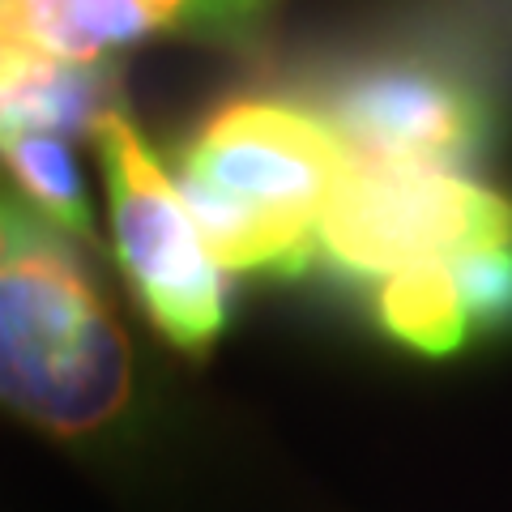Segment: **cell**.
<instances>
[{"instance_id": "cell-1", "label": "cell", "mask_w": 512, "mask_h": 512, "mask_svg": "<svg viewBox=\"0 0 512 512\" xmlns=\"http://www.w3.org/2000/svg\"><path fill=\"white\" fill-rule=\"evenodd\" d=\"M350 158L333 124L312 111L235 99L205 116L175 188L218 269L303 274Z\"/></svg>"}, {"instance_id": "cell-2", "label": "cell", "mask_w": 512, "mask_h": 512, "mask_svg": "<svg viewBox=\"0 0 512 512\" xmlns=\"http://www.w3.org/2000/svg\"><path fill=\"white\" fill-rule=\"evenodd\" d=\"M133 397L124 329L52 227L0 205V402L56 436L116 423Z\"/></svg>"}, {"instance_id": "cell-3", "label": "cell", "mask_w": 512, "mask_h": 512, "mask_svg": "<svg viewBox=\"0 0 512 512\" xmlns=\"http://www.w3.org/2000/svg\"><path fill=\"white\" fill-rule=\"evenodd\" d=\"M107 167L111 231L141 312L184 355H205L227 329V282L192 227L180 188L120 111L94 128Z\"/></svg>"}, {"instance_id": "cell-4", "label": "cell", "mask_w": 512, "mask_h": 512, "mask_svg": "<svg viewBox=\"0 0 512 512\" xmlns=\"http://www.w3.org/2000/svg\"><path fill=\"white\" fill-rule=\"evenodd\" d=\"M512 244V201L453 171L350 158L320 218V248L350 278H389L423 261Z\"/></svg>"}, {"instance_id": "cell-5", "label": "cell", "mask_w": 512, "mask_h": 512, "mask_svg": "<svg viewBox=\"0 0 512 512\" xmlns=\"http://www.w3.org/2000/svg\"><path fill=\"white\" fill-rule=\"evenodd\" d=\"M329 124L359 158L457 175L487 150L495 120L483 94L440 64L384 60L333 86Z\"/></svg>"}, {"instance_id": "cell-6", "label": "cell", "mask_w": 512, "mask_h": 512, "mask_svg": "<svg viewBox=\"0 0 512 512\" xmlns=\"http://www.w3.org/2000/svg\"><path fill=\"white\" fill-rule=\"evenodd\" d=\"M111 77L22 43H0V141L18 133H86L107 116Z\"/></svg>"}, {"instance_id": "cell-7", "label": "cell", "mask_w": 512, "mask_h": 512, "mask_svg": "<svg viewBox=\"0 0 512 512\" xmlns=\"http://www.w3.org/2000/svg\"><path fill=\"white\" fill-rule=\"evenodd\" d=\"M150 30L158 18L141 0H0V39L86 69Z\"/></svg>"}, {"instance_id": "cell-8", "label": "cell", "mask_w": 512, "mask_h": 512, "mask_svg": "<svg viewBox=\"0 0 512 512\" xmlns=\"http://www.w3.org/2000/svg\"><path fill=\"white\" fill-rule=\"evenodd\" d=\"M376 316L384 333L419 355H453L470 338L466 303L448 261H423L389 274L376 291Z\"/></svg>"}, {"instance_id": "cell-9", "label": "cell", "mask_w": 512, "mask_h": 512, "mask_svg": "<svg viewBox=\"0 0 512 512\" xmlns=\"http://www.w3.org/2000/svg\"><path fill=\"white\" fill-rule=\"evenodd\" d=\"M0 158L9 163L13 180L22 184V192L47 214V222L56 231L94 239L90 201H86L82 175H77L73 154L64 150V141L47 133H18V137L0 141Z\"/></svg>"}, {"instance_id": "cell-10", "label": "cell", "mask_w": 512, "mask_h": 512, "mask_svg": "<svg viewBox=\"0 0 512 512\" xmlns=\"http://www.w3.org/2000/svg\"><path fill=\"white\" fill-rule=\"evenodd\" d=\"M453 278L466 303L470 333L512 329V244L453 256Z\"/></svg>"}, {"instance_id": "cell-11", "label": "cell", "mask_w": 512, "mask_h": 512, "mask_svg": "<svg viewBox=\"0 0 512 512\" xmlns=\"http://www.w3.org/2000/svg\"><path fill=\"white\" fill-rule=\"evenodd\" d=\"M158 26H175L188 35H210V39H231L261 18L269 0H141Z\"/></svg>"}, {"instance_id": "cell-12", "label": "cell", "mask_w": 512, "mask_h": 512, "mask_svg": "<svg viewBox=\"0 0 512 512\" xmlns=\"http://www.w3.org/2000/svg\"><path fill=\"white\" fill-rule=\"evenodd\" d=\"M0 43H5V39H0Z\"/></svg>"}]
</instances>
